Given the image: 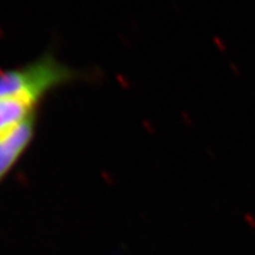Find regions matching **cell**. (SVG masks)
Listing matches in <instances>:
<instances>
[{"mask_svg": "<svg viewBox=\"0 0 255 255\" xmlns=\"http://www.w3.org/2000/svg\"><path fill=\"white\" fill-rule=\"evenodd\" d=\"M84 78V72L60 62L46 51L30 63L0 70V136L32 115L57 89Z\"/></svg>", "mask_w": 255, "mask_h": 255, "instance_id": "6da1fadb", "label": "cell"}, {"mask_svg": "<svg viewBox=\"0 0 255 255\" xmlns=\"http://www.w3.org/2000/svg\"><path fill=\"white\" fill-rule=\"evenodd\" d=\"M39 113H36L11 131L0 136V184L27 151L36 136Z\"/></svg>", "mask_w": 255, "mask_h": 255, "instance_id": "7a4b0ae2", "label": "cell"}]
</instances>
